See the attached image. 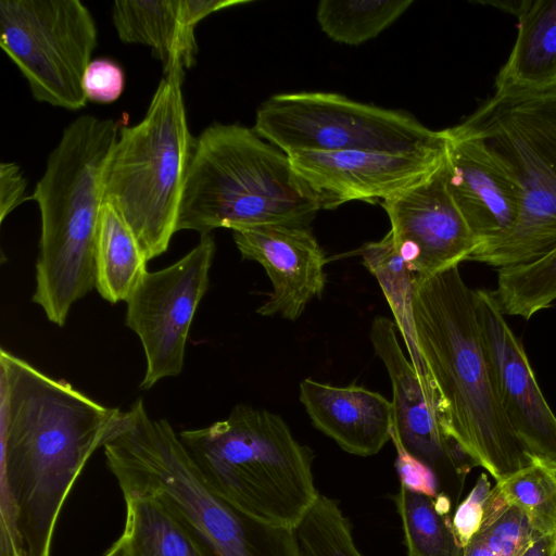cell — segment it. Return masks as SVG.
Instances as JSON below:
<instances>
[{
  "label": "cell",
  "instance_id": "d6a6232c",
  "mask_svg": "<svg viewBox=\"0 0 556 556\" xmlns=\"http://www.w3.org/2000/svg\"><path fill=\"white\" fill-rule=\"evenodd\" d=\"M463 556H498L493 552L484 540L476 533L469 543L464 547Z\"/></svg>",
  "mask_w": 556,
  "mask_h": 556
},
{
  "label": "cell",
  "instance_id": "836d02e7",
  "mask_svg": "<svg viewBox=\"0 0 556 556\" xmlns=\"http://www.w3.org/2000/svg\"><path fill=\"white\" fill-rule=\"evenodd\" d=\"M554 543V540L541 536L527 548L522 556H549Z\"/></svg>",
  "mask_w": 556,
  "mask_h": 556
},
{
  "label": "cell",
  "instance_id": "7a4b0ae2",
  "mask_svg": "<svg viewBox=\"0 0 556 556\" xmlns=\"http://www.w3.org/2000/svg\"><path fill=\"white\" fill-rule=\"evenodd\" d=\"M419 353L445 432L496 482L531 464L500 404L478 316L477 290L458 266L418 280L413 300Z\"/></svg>",
  "mask_w": 556,
  "mask_h": 556
},
{
  "label": "cell",
  "instance_id": "5b68a950",
  "mask_svg": "<svg viewBox=\"0 0 556 556\" xmlns=\"http://www.w3.org/2000/svg\"><path fill=\"white\" fill-rule=\"evenodd\" d=\"M321 208L285 152L251 128L215 122L195 137L177 231L308 225Z\"/></svg>",
  "mask_w": 556,
  "mask_h": 556
},
{
  "label": "cell",
  "instance_id": "ffe728a7",
  "mask_svg": "<svg viewBox=\"0 0 556 556\" xmlns=\"http://www.w3.org/2000/svg\"><path fill=\"white\" fill-rule=\"evenodd\" d=\"M518 35L496 86L543 87L556 83V0H521Z\"/></svg>",
  "mask_w": 556,
  "mask_h": 556
},
{
  "label": "cell",
  "instance_id": "e0dca14e",
  "mask_svg": "<svg viewBox=\"0 0 556 556\" xmlns=\"http://www.w3.org/2000/svg\"><path fill=\"white\" fill-rule=\"evenodd\" d=\"M232 232L242 258L260 263L273 286L257 314L295 320L320 296L326 256L307 225L271 224Z\"/></svg>",
  "mask_w": 556,
  "mask_h": 556
},
{
  "label": "cell",
  "instance_id": "1f68e13d",
  "mask_svg": "<svg viewBox=\"0 0 556 556\" xmlns=\"http://www.w3.org/2000/svg\"><path fill=\"white\" fill-rule=\"evenodd\" d=\"M27 180L20 166L13 162L0 164V223L21 203L25 197Z\"/></svg>",
  "mask_w": 556,
  "mask_h": 556
},
{
  "label": "cell",
  "instance_id": "4dcf8cb0",
  "mask_svg": "<svg viewBox=\"0 0 556 556\" xmlns=\"http://www.w3.org/2000/svg\"><path fill=\"white\" fill-rule=\"evenodd\" d=\"M392 442L396 450L395 467L401 485L416 493L437 496L440 492L432 470L409 455L397 442Z\"/></svg>",
  "mask_w": 556,
  "mask_h": 556
},
{
  "label": "cell",
  "instance_id": "d6986e66",
  "mask_svg": "<svg viewBox=\"0 0 556 556\" xmlns=\"http://www.w3.org/2000/svg\"><path fill=\"white\" fill-rule=\"evenodd\" d=\"M300 401L313 425L348 453L375 455L391 440L393 406L380 393L307 378L300 383Z\"/></svg>",
  "mask_w": 556,
  "mask_h": 556
},
{
  "label": "cell",
  "instance_id": "f1b7e54d",
  "mask_svg": "<svg viewBox=\"0 0 556 556\" xmlns=\"http://www.w3.org/2000/svg\"><path fill=\"white\" fill-rule=\"evenodd\" d=\"M125 74L115 61L108 58L91 60L83 77V89L87 100L112 103L123 93Z\"/></svg>",
  "mask_w": 556,
  "mask_h": 556
},
{
  "label": "cell",
  "instance_id": "277c9868",
  "mask_svg": "<svg viewBox=\"0 0 556 556\" xmlns=\"http://www.w3.org/2000/svg\"><path fill=\"white\" fill-rule=\"evenodd\" d=\"M119 128L111 118H75L49 154L43 175L30 195L40 212L31 300L60 327L72 305L96 288L105 170Z\"/></svg>",
  "mask_w": 556,
  "mask_h": 556
},
{
  "label": "cell",
  "instance_id": "52a82bcc",
  "mask_svg": "<svg viewBox=\"0 0 556 556\" xmlns=\"http://www.w3.org/2000/svg\"><path fill=\"white\" fill-rule=\"evenodd\" d=\"M507 169L521 192L518 223L469 260L498 269L533 263L556 248V83L496 86L494 96L458 125Z\"/></svg>",
  "mask_w": 556,
  "mask_h": 556
},
{
  "label": "cell",
  "instance_id": "e575fe53",
  "mask_svg": "<svg viewBox=\"0 0 556 556\" xmlns=\"http://www.w3.org/2000/svg\"><path fill=\"white\" fill-rule=\"evenodd\" d=\"M549 556H556V542L553 545L552 552Z\"/></svg>",
  "mask_w": 556,
  "mask_h": 556
},
{
  "label": "cell",
  "instance_id": "ac0fdd59",
  "mask_svg": "<svg viewBox=\"0 0 556 556\" xmlns=\"http://www.w3.org/2000/svg\"><path fill=\"white\" fill-rule=\"evenodd\" d=\"M247 0H118L112 5V21L125 43L151 48L164 75L186 71L197 62L194 29L210 14L243 4Z\"/></svg>",
  "mask_w": 556,
  "mask_h": 556
},
{
  "label": "cell",
  "instance_id": "d590c367",
  "mask_svg": "<svg viewBox=\"0 0 556 556\" xmlns=\"http://www.w3.org/2000/svg\"><path fill=\"white\" fill-rule=\"evenodd\" d=\"M0 556H18L16 553L0 554Z\"/></svg>",
  "mask_w": 556,
  "mask_h": 556
},
{
  "label": "cell",
  "instance_id": "83f0119b",
  "mask_svg": "<svg viewBox=\"0 0 556 556\" xmlns=\"http://www.w3.org/2000/svg\"><path fill=\"white\" fill-rule=\"evenodd\" d=\"M299 556H363L336 501L319 494L294 529Z\"/></svg>",
  "mask_w": 556,
  "mask_h": 556
},
{
  "label": "cell",
  "instance_id": "603a6c76",
  "mask_svg": "<svg viewBox=\"0 0 556 556\" xmlns=\"http://www.w3.org/2000/svg\"><path fill=\"white\" fill-rule=\"evenodd\" d=\"M147 260L136 236L109 203L103 204L96 251V289L108 302L129 299L147 273Z\"/></svg>",
  "mask_w": 556,
  "mask_h": 556
},
{
  "label": "cell",
  "instance_id": "8992f818",
  "mask_svg": "<svg viewBox=\"0 0 556 556\" xmlns=\"http://www.w3.org/2000/svg\"><path fill=\"white\" fill-rule=\"evenodd\" d=\"M178 437L210 489L261 521L295 529L319 495L311 450L277 414L239 404Z\"/></svg>",
  "mask_w": 556,
  "mask_h": 556
},
{
  "label": "cell",
  "instance_id": "44dd1931",
  "mask_svg": "<svg viewBox=\"0 0 556 556\" xmlns=\"http://www.w3.org/2000/svg\"><path fill=\"white\" fill-rule=\"evenodd\" d=\"M359 253L364 266L376 277L404 340L408 357L425 389L434 395L430 377L417 346L413 316V300L417 277L389 231L381 240L364 244ZM437 401V400H435Z\"/></svg>",
  "mask_w": 556,
  "mask_h": 556
},
{
  "label": "cell",
  "instance_id": "4316f807",
  "mask_svg": "<svg viewBox=\"0 0 556 556\" xmlns=\"http://www.w3.org/2000/svg\"><path fill=\"white\" fill-rule=\"evenodd\" d=\"M502 497L528 517L533 530L556 542V468L534 459L531 464L496 482Z\"/></svg>",
  "mask_w": 556,
  "mask_h": 556
},
{
  "label": "cell",
  "instance_id": "7402d4cb",
  "mask_svg": "<svg viewBox=\"0 0 556 556\" xmlns=\"http://www.w3.org/2000/svg\"><path fill=\"white\" fill-rule=\"evenodd\" d=\"M122 535L109 548L113 556H204L195 542L155 498L125 492Z\"/></svg>",
  "mask_w": 556,
  "mask_h": 556
},
{
  "label": "cell",
  "instance_id": "30bf717a",
  "mask_svg": "<svg viewBox=\"0 0 556 556\" xmlns=\"http://www.w3.org/2000/svg\"><path fill=\"white\" fill-rule=\"evenodd\" d=\"M98 45V28L79 0L0 1V47L41 103L86 106L83 77Z\"/></svg>",
  "mask_w": 556,
  "mask_h": 556
},
{
  "label": "cell",
  "instance_id": "484cf974",
  "mask_svg": "<svg viewBox=\"0 0 556 556\" xmlns=\"http://www.w3.org/2000/svg\"><path fill=\"white\" fill-rule=\"evenodd\" d=\"M506 315L526 319L556 301V248L526 265L498 269L494 292Z\"/></svg>",
  "mask_w": 556,
  "mask_h": 556
},
{
  "label": "cell",
  "instance_id": "ba28073f",
  "mask_svg": "<svg viewBox=\"0 0 556 556\" xmlns=\"http://www.w3.org/2000/svg\"><path fill=\"white\" fill-rule=\"evenodd\" d=\"M185 71L165 74L144 117L121 126L104 178V202L136 236L148 261L166 252L177 232L195 137L182 96Z\"/></svg>",
  "mask_w": 556,
  "mask_h": 556
},
{
  "label": "cell",
  "instance_id": "9c48e42d",
  "mask_svg": "<svg viewBox=\"0 0 556 556\" xmlns=\"http://www.w3.org/2000/svg\"><path fill=\"white\" fill-rule=\"evenodd\" d=\"M253 130L286 154L298 151H444L446 132L413 115L333 92L274 94L256 111Z\"/></svg>",
  "mask_w": 556,
  "mask_h": 556
},
{
  "label": "cell",
  "instance_id": "6da1fadb",
  "mask_svg": "<svg viewBox=\"0 0 556 556\" xmlns=\"http://www.w3.org/2000/svg\"><path fill=\"white\" fill-rule=\"evenodd\" d=\"M0 351V554L51 556L63 505L119 416Z\"/></svg>",
  "mask_w": 556,
  "mask_h": 556
},
{
  "label": "cell",
  "instance_id": "2e32d148",
  "mask_svg": "<svg viewBox=\"0 0 556 556\" xmlns=\"http://www.w3.org/2000/svg\"><path fill=\"white\" fill-rule=\"evenodd\" d=\"M445 132L447 189L477 239L478 248L495 243L508 236L518 223L520 189L479 140L451 128Z\"/></svg>",
  "mask_w": 556,
  "mask_h": 556
},
{
  "label": "cell",
  "instance_id": "3957f363",
  "mask_svg": "<svg viewBox=\"0 0 556 556\" xmlns=\"http://www.w3.org/2000/svg\"><path fill=\"white\" fill-rule=\"evenodd\" d=\"M123 493L159 501L204 556H299L294 529L261 521L204 482L167 419H152L138 399L121 412L103 445Z\"/></svg>",
  "mask_w": 556,
  "mask_h": 556
},
{
  "label": "cell",
  "instance_id": "4fadbf2b",
  "mask_svg": "<svg viewBox=\"0 0 556 556\" xmlns=\"http://www.w3.org/2000/svg\"><path fill=\"white\" fill-rule=\"evenodd\" d=\"M381 205L395 245L418 280L458 266L478 248L447 189L444 160L425 179Z\"/></svg>",
  "mask_w": 556,
  "mask_h": 556
},
{
  "label": "cell",
  "instance_id": "cb8c5ba5",
  "mask_svg": "<svg viewBox=\"0 0 556 556\" xmlns=\"http://www.w3.org/2000/svg\"><path fill=\"white\" fill-rule=\"evenodd\" d=\"M408 556H463L464 548L453 530L451 498L428 496L400 488L395 496Z\"/></svg>",
  "mask_w": 556,
  "mask_h": 556
},
{
  "label": "cell",
  "instance_id": "f546056e",
  "mask_svg": "<svg viewBox=\"0 0 556 556\" xmlns=\"http://www.w3.org/2000/svg\"><path fill=\"white\" fill-rule=\"evenodd\" d=\"M492 488L485 472L480 473L466 498L458 504L452 518L456 539L464 548L480 529Z\"/></svg>",
  "mask_w": 556,
  "mask_h": 556
},
{
  "label": "cell",
  "instance_id": "9a60e30c",
  "mask_svg": "<svg viewBox=\"0 0 556 556\" xmlns=\"http://www.w3.org/2000/svg\"><path fill=\"white\" fill-rule=\"evenodd\" d=\"M294 170L320 195L324 208L349 201L386 200L433 173L444 151L394 154L377 151H298Z\"/></svg>",
  "mask_w": 556,
  "mask_h": 556
},
{
  "label": "cell",
  "instance_id": "8fae6325",
  "mask_svg": "<svg viewBox=\"0 0 556 556\" xmlns=\"http://www.w3.org/2000/svg\"><path fill=\"white\" fill-rule=\"evenodd\" d=\"M216 244L211 233L185 256L157 271H147L127 300L126 326L139 337L146 355L140 389L178 376L188 333L208 288Z\"/></svg>",
  "mask_w": 556,
  "mask_h": 556
},
{
  "label": "cell",
  "instance_id": "5bb4252c",
  "mask_svg": "<svg viewBox=\"0 0 556 556\" xmlns=\"http://www.w3.org/2000/svg\"><path fill=\"white\" fill-rule=\"evenodd\" d=\"M494 292L477 290V316L496 394L515 434L534 458L556 468V415Z\"/></svg>",
  "mask_w": 556,
  "mask_h": 556
},
{
  "label": "cell",
  "instance_id": "7c38bea8",
  "mask_svg": "<svg viewBox=\"0 0 556 556\" xmlns=\"http://www.w3.org/2000/svg\"><path fill=\"white\" fill-rule=\"evenodd\" d=\"M395 323L376 317L369 339L384 364L392 386L391 440L434 473L439 492L457 502L469 471L470 456L444 430L433 395L427 392L396 337Z\"/></svg>",
  "mask_w": 556,
  "mask_h": 556
},
{
  "label": "cell",
  "instance_id": "d4e9b609",
  "mask_svg": "<svg viewBox=\"0 0 556 556\" xmlns=\"http://www.w3.org/2000/svg\"><path fill=\"white\" fill-rule=\"evenodd\" d=\"M412 4V0H323L317 5L316 20L331 40L357 46L377 37Z\"/></svg>",
  "mask_w": 556,
  "mask_h": 556
}]
</instances>
